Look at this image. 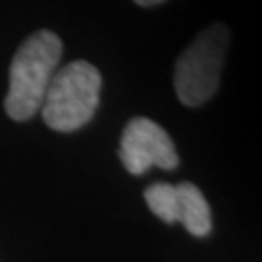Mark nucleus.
<instances>
[{
	"instance_id": "obj_1",
	"label": "nucleus",
	"mask_w": 262,
	"mask_h": 262,
	"mask_svg": "<svg viewBox=\"0 0 262 262\" xmlns=\"http://www.w3.org/2000/svg\"><path fill=\"white\" fill-rule=\"evenodd\" d=\"M62 56V41L51 29H39L21 41L10 64L4 111L14 121H28L41 109L47 88Z\"/></svg>"
},
{
	"instance_id": "obj_2",
	"label": "nucleus",
	"mask_w": 262,
	"mask_h": 262,
	"mask_svg": "<svg viewBox=\"0 0 262 262\" xmlns=\"http://www.w3.org/2000/svg\"><path fill=\"white\" fill-rule=\"evenodd\" d=\"M99 92V70L85 60H74L55 72L39 111L49 128L74 132L94 119Z\"/></svg>"
},
{
	"instance_id": "obj_3",
	"label": "nucleus",
	"mask_w": 262,
	"mask_h": 262,
	"mask_svg": "<svg viewBox=\"0 0 262 262\" xmlns=\"http://www.w3.org/2000/svg\"><path fill=\"white\" fill-rule=\"evenodd\" d=\"M229 45V29L214 24L202 29L175 62V94L187 107L206 103L220 85V76Z\"/></svg>"
},
{
	"instance_id": "obj_4",
	"label": "nucleus",
	"mask_w": 262,
	"mask_h": 262,
	"mask_svg": "<svg viewBox=\"0 0 262 262\" xmlns=\"http://www.w3.org/2000/svg\"><path fill=\"white\" fill-rule=\"evenodd\" d=\"M144 198L151 212L165 224L181 222L194 237H206L212 231L210 204L192 183H154L144 190Z\"/></svg>"
},
{
	"instance_id": "obj_5",
	"label": "nucleus",
	"mask_w": 262,
	"mask_h": 262,
	"mask_svg": "<svg viewBox=\"0 0 262 262\" xmlns=\"http://www.w3.org/2000/svg\"><path fill=\"white\" fill-rule=\"evenodd\" d=\"M119 156L132 175H144L151 167L171 171L179 165L175 144L165 128L146 117H136L124 126Z\"/></svg>"
},
{
	"instance_id": "obj_6",
	"label": "nucleus",
	"mask_w": 262,
	"mask_h": 262,
	"mask_svg": "<svg viewBox=\"0 0 262 262\" xmlns=\"http://www.w3.org/2000/svg\"><path fill=\"white\" fill-rule=\"evenodd\" d=\"M138 6H156L159 2H163V0H134Z\"/></svg>"
}]
</instances>
